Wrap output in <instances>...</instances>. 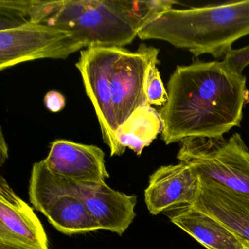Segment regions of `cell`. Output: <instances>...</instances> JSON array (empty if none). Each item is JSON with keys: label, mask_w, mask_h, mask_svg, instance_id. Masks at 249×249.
<instances>
[{"label": "cell", "mask_w": 249, "mask_h": 249, "mask_svg": "<svg viewBox=\"0 0 249 249\" xmlns=\"http://www.w3.org/2000/svg\"><path fill=\"white\" fill-rule=\"evenodd\" d=\"M223 62L232 72L243 75L245 68L249 65V45L239 49L231 48L224 55Z\"/></svg>", "instance_id": "obj_17"}, {"label": "cell", "mask_w": 249, "mask_h": 249, "mask_svg": "<svg viewBox=\"0 0 249 249\" xmlns=\"http://www.w3.org/2000/svg\"><path fill=\"white\" fill-rule=\"evenodd\" d=\"M0 242L49 249L46 230L33 208L0 177Z\"/></svg>", "instance_id": "obj_10"}, {"label": "cell", "mask_w": 249, "mask_h": 249, "mask_svg": "<svg viewBox=\"0 0 249 249\" xmlns=\"http://www.w3.org/2000/svg\"><path fill=\"white\" fill-rule=\"evenodd\" d=\"M0 249H30L18 245L12 244V243H4L0 242Z\"/></svg>", "instance_id": "obj_20"}, {"label": "cell", "mask_w": 249, "mask_h": 249, "mask_svg": "<svg viewBox=\"0 0 249 249\" xmlns=\"http://www.w3.org/2000/svg\"><path fill=\"white\" fill-rule=\"evenodd\" d=\"M163 124L160 113L150 105L135 110L116 132L118 142L124 153L126 148L141 155L158 135L162 132Z\"/></svg>", "instance_id": "obj_15"}, {"label": "cell", "mask_w": 249, "mask_h": 249, "mask_svg": "<svg viewBox=\"0 0 249 249\" xmlns=\"http://www.w3.org/2000/svg\"><path fill=\"white\" fill-rule=\"evenodd\" d=\"M46 24L71 32L87 48H123L139 31L122 0H62Z\"/></svg>", "instance_id": "obj_3"}, {"label": "cell", "mask_w": 249, "mask_h": 249, "mask_svg": "<svg viewBox=\"0 0 249 249\" xmlns=\"http://www.w3.org/2000/svg\"><path fill=\"white\" fill-rule=\"evenodd\" d=\"M159 62L158 59L153 61L148 68L145 79V94L147 103L150 106L162 107L167 103L168 95L157 68Z\"/></svg>", "instance_id": "obj_16"}, {"label": "cell", "mask_w": 249, "mask_h": 249, "mask_svg": "<svg viewBox=\"0 0 249 249\" xmlns=\"http://www.w3.org/2000/svg\"><path fill=\"white\" fill-rule=\"evenodd\" d=\"M192 206L249 241V195L230 190L200 176L199 195Z\"/></svg>", "instance_id": "obj_13"}, {"label": "cell", "mask_w": 249, "mask_h": 249, "mask_svg": "<svg viewBox=\"0 0 249 249\" xmlns=\"http://www.w3.org/2000/svg\"><path fill=\"white\" fill-rule=\"evenodd\" d=\"M249 35V0H237L189 9L167 10L140 29L141 40L167 42L195 57L219 59L233 43Z\"/></svg>", "instance_id": "obj_2"}, {"label": "cell", "mask_w": 249, "mask_h": 249, "mask_svg": "<svg viewBox=\"0 0 249 249\" xmlns=\"http://www.w3.org/2000/svg\"><path fill=\"white\" fill-rule=\"evenodd\" d=\"M164 213L173 224L207 249H243L244 239L193 206L180 207Z\"/></svg>", "instance_id": "obj_14"}, {"label": "cell", "mask_w": 249, "mask_h": 249, "mask_svg": "<svg viewBox=\"0 0 249 249\" xmlns=\"http://www.w3.org/2000/svg\"><path fill=\"white\" fill-rule=\"evenodd\" d=\"M84 48L86 43L73 33L46 24L0 30V71L37 59H65Z\"/></svg>", "instance_id": "obj_6"}, {"label": "cell", "mask_w": 249, "mask_h": 249, "mask_svg": "<svg viewBox=\"0 0 249 249\" xmlns=\"http://www.w3.org/2000/svg\"><path fill=\"white\" fill-rule=\"evenodd\" d=\"M200 189V176L187 163L161 166L149 178L145 202L152 215L192 206Z\"/></svg>", "instance_id": "obj_9"}, {"label": "cell", "mask_w": 249, "mask_h": 249, "mask_svg": "<svg viewBox=\"0 0 249 249\" xmlns=\"http://www.w3.org/2000/svg\"><path fill=\"white\" fill-rule=\"evenodd\" d=\"M167 88V103L159 110L166 145L188 138H219L240 127L249 101L246 77L223 61L177 66Z\"/></svg>", "instance_id": "obj_1"}, {"label": "cell", "mask_w": 249, "mask_h": 249, "mask_svg": "<svg viewBox=\"0 0 249 249\" xmlns=\"http://www.w3.org/2000/svg\"><path fill=\"white\" fill-rule=\"evenodd\" d=\"M75 182L78 196L100 230L122 235L136 216V195L114 190L106 183Z\"/></svg>", "instance_id": "obj_12"}, {"label": "cell", "mask_w": 249, "mask_h": 249, "mask_svg": "<svg viewBox=\"0 0 249 249\" xmlns=\"http://www.w3.org/2000/svg\"><path fill=\"white\" fill-rule=\"evenodd\" d=\"M243 249H249V241L245 240L244 243H243Z\"/></svg>", "instance_id": "obj_21"}, {"label": "cell", "mask_w": 249, "mask_h": 249, "mask_svg": "<svg viewBox=\"0 0 249 249\" xmlns=\"http://www.w3.org/2000/svg\"><path fill=\"white\" fill-rule=\"evenodd\" d=\"M111 48L89 47L81 52L76 67L84 81L87 96L95 109L105 143L110 156L124 154L118 142L109 89Z\"/></svg>", "instance_id": "obj_8"}, {"label": "cell", "mask_w": 249, "mask_h": 249, "mask_svg": "<svg viewBox=\"0 0 249 249\" xmlns=\"http://www.w3.org/2000/svg\"><path fill=\"white\" fill-rule=\"evenodd\" d=\"M160 50L142 44L135 52L112 47L109 89L116 132L140 107L149 105L145 94L148 68Z\"/></svg>", "instance_id": "obj_7"}, {"label": "cell", "mask_w": 249, "mask_h": 249, "mask_svg": "<svg viewBox=\"0 0 249 249\" xmlns=\"http://www.w3.org/2000/svg\"><path fill=\"white\" fill-rule=\"evenodd\" d=\"M44 103L50 111L57 113L63 110L65 107V98L61 93L51 91L45 96Z\"/></svg>", "instance_id": "obj_18"}, {"label": "cell", "mask_w": 249, "mask_h": 249, "mask_svg": "<svg viewBox=\"0 0 249 249\" xmlns=\"http://www.w3.org/2000/svg\"><path fill=\"white\" fill-rule=\"evenodd\" d=\"M43 161L52 174L74 181L106 183L110 177L105 153L96 145L57 140L51 144Z\"/></svg>", "instance_id": "obj_11"}, {"label": "cell", "mask_w": 249, "mask_h": 249, "mask_svg": "<svg viewBox=\"0 0 249 249\" xmlns=\"http://www.w3.org/2000/svg\"><path fill=\"white\" fill-rule=\"evenodd\" d=\"M8 158V148L2 130L0 132V165L2 166Z\"/></svg>", "instance_id": "obj_19"}, {"label": "cell", "mask_w": 249, "mask_h": 249, "mask_svg": "<svg viewBox=\"0 0 249 249\" xmlns=\"http://www.w3.org/2000/svg\"><path fill=\"white\" fill-rule=\"evenodd\" d=\"M29 196L33 207L63 234L101 230L78 196L75 182L52 174L43 160L33 164Z\"/></svg>", "instance_id": "obj_5"}, {"label": "cell", "mask_w": 249, "mask_h": 249, "mask_svg": "<svg viewBox=\"0 0 249 249\" xmlns=\"http://www.w3.org/2000/svg\"><path fill=\"white\" fill-rule=\"evenodd\" d=\"M177 159L192 165L202 177L249 195V149L240 134L229 138H185Z\"/></svg>", "instance_id": "obj_4"}]
</instances>
